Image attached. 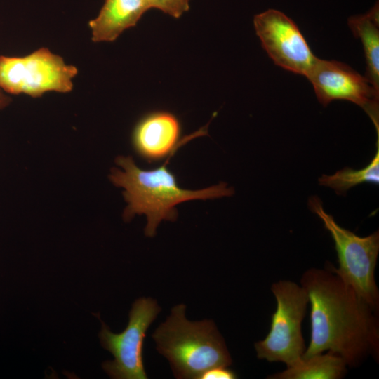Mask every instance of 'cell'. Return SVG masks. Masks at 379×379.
Masks as SVG:
<instances>
[{
    "mask_svg": "<svg viewBox=\"0 0 379 379\" xmlns=\"http://www.w3.org/2000/svg\"><path fill=\"white\" fill-rule=\"evenodd\" d=\"M300 285L310 304L311 340L302 357L330 351L347 366L378 359V312L326 265L306 270Z\"/></svg>",
    "mask_w": 379,
    "mask_h": 379,
    "instance_id": "obj_1",
    "label": "cell"
},
{
    "mask_svg": "<svg viewBox=\"0 0 379 379\" xmlns=\"http://www.w3.org/2000/svg\"><path fill=\"white\" fill-rule=\"evenodd\" d=\"M176 152L168 156L164 164L152 170H142L130 156H119L116 164L123 171L114 168L109 179L112 183L124 189L123 195L128 205L123 218L130 221L136 214H145L147 223L145 228L147 237L156 234L161 220L175 221L178 217L176 205L194 199H213L234 194L232 187L220 182L199 190H190L179 187L175 175L168 169L170 159Z\"/></svg>",
    "mask_w": 379,
    "mask_h": 379,
    "instance_id": "obj_2",
    "label": "cell"
},
{
    "mask_svg": "<svg viewBox=\"0 0 379 379\" xmlns=\"http://www.w3.org/2000/svg\"><path fill=\"white\" fill-rule=\"evenodd\" d=\"M186 306L173 307L152 334L157 351L170 362L178 379H199L206 371L229 367L232 358L225 340L211 320L191 321Z\"/></svg>",
    "mask_w": 379,
    "mask_h": 379,
    "instance_id": "obj_3",
    "label": "cell"
},
{
    "mask_svg": "<svg viewBox=\"0 0 379 379\" xmlns=\"http://www.w3.org/2000/svg\"><path fill=\"white\" fill-rule=\"evenodd\" d=\"M308 206L324 223L335 244L338 267L326 265L375 310H378L379 291L375 279V269L379 253L378 230L359 237L339 225L324 208L320 198H309Z\"/></svg>",
    "mask_w": 379,
    "mask_h": 379,
    "instance_id": "obj_4",
    "label": "cell"
},
{
    "mask_svg": "<svg viewBox=\"0 0 379 379\" xmlns=\"http://www.w3.org/2000/svg\"><path fill=\"white\" fill-rule=\"evenodd\" d=\"M271 290L277 309L268 334L254 347L259 359L283 362L290 366L302 358L306 350L301 326L309 298L301 285L289 280L274 283Z\"/></svg>",
    "mask_w": 379,
    "mask_h": 379,
    "instance_id": "obj_5",
    "label": "cell"
},
{
    "mask_svg": "<svg viewBox=\"0 0 379 379\" xmlns=\"http://www.w3.org/2000/svg\"><path fill=\"white\" fill-rule=\"evenodd\" d=\"M77 73L76 67L46 48L22 57L0 55V88L11 94L37 98L48 91L68 93Z\"/></svg>",
    "mask_w": 379,
    "mask_h": 379,
    "instance_id": "obj_6",
    "label": "cell"
},
{
    "mask_svg": "<svg viewBox=\"0 0 379 379\" xmlns=\"http://www.w3.org/2000/svg\"><path fill=\"white\" fill-rule=\"evenodd\" d=\"M160 311L155 300L140 298L133 303L128 324L122 333H112L101 321V345L114 357L113 361H105L102 368L112 378H147L142 361L143 341L148 327Z\"/></svg>",
    "mask_w": 379,
    "mask_h": 379,
    "instance_id": "obj_7",
    "label": "cell"
},
{
    "mask_svg": "<svg viewBox=\"0 0 379 379\" xmlns=\"http://www.w3.org/2000/svg\"><path fill=\"white\" fill-rule=\"evenodd\" d=\"M306 77L323 106L335 100L357 105L369 116L379 136V91L366 76L343 62L317 58Z\"/></svg>",
    "mask_w": 379,
    "mask_h": 379,
    "instance_id": "obj_8",
    "label": "cell"
},
{
    "mask_svg": "<svg viewBox=\"0 0 379 379\" xmlns=\"http://www.w3.org/2000/svg\"><path fill=\"white\" fill-rule=\"evenodd\" d=\"M263 49L283 69L307 77L317 57L296 24L281 11L269 9L254 16Z\"/></svg>",
    "mask_w": 379,
    "mask_h": 379,
    "instance_id": "obj_9",
    "label": "cell"
},
{
    "mask_svg": "<svg viewBox=\"0 0 379 379\" xmlns=\"http://www.w3.org/2000/svg\"><path fill=\"white\" fill-rule=\"evenodd\" d=\"M208 124L180 138L181 124L175 114L166 111L151 112L135 124L132 144L137 154L147 161H159L190 140L207 135Z\"/></svg>",
    "mask_w": 379,
    "mask_h": 379,
    "instance_id": "obj_10",
    "label": "cell"
},
{
    "mask_svg": "<svg viewBox=\"0 0 379 379\" xmlns=\"http://www.w3.org/2000/svg\"><path fill=\"white\" fill-rule=\"evenodd\" d=\"M149 10L147 0H105L89 27L93 42H112L126 29L134 27Z\"/></svg>",
    "mask_w": 379,
    "mask_h": 379,
    "instance_id": "obj_11",
    "label": "cell"
},
{
    "mask_svg": "<svg viewBox=\"0 0 379 379\" xmlns=\"http://www.w3.org/2000/svg\"><path fill=\"white\" fill-rule=\"evenodd\" d=\"M348 25L355 37L359 38L364 51L366 75L379 91V7L378 2L365 14L351 16Z\"/></svg>",
    "mask_w": 379,
    "mask_h": 379,
    "instance_id": "obj_12",
    "label": "cell"
},
{
    "mask_svg": "<svg viewBox=\"0 0 379 379\" xmlns=\"http://www.w3.org/2000/svg\"><path fill=\"white\" fill-rule=\"evenodd\" d=\"M347 364L339 355L330 351L308 357H302L282 372L268 377L270 379H339L347 372Z\"/></svg>",
    "mask_w": 379,
    "mask_h": 379,
    "instance_id": "obj_13",
    "label": "cell"
},
{
    "mask_svg": "<svg viewBox=\"0 0 379 379\" xmlns=\"http://www.w3.org/2000/svg\"><path fill=\"white\" fill-rule=\"evenodd\" d=\"M320 185L333 190L339 195H345L352 187L363 182L379 183V145L371 162L361 169L345 167L333 175H322L319 178Z\"/></svg>",
    "mask_w": 379,
    "mask_h": 379,
    "instance_id": "obj_14",
    "label": "cell"
},
{
    "mask_svg": "<svg viewBox=\"0 0 379 379\" xmlns=\"http://www.w3.org/2000/svg\"><path fill=\"white\" fill-rule=\"evenodd\" d=\"M191 0H147L149 9H158L175 18L189 11Z\"/></svg>",
    "mask_w": 379,
    "mask_h": 379,
    "instance_id": "obj_15",
    "label": "cell"
},
{
    "mask_svg": "<svg viewBox=\"0 0 379 379\" xmlns=\"http://www.w3.org/2000/svg\"><path fill=\"white\" fill-rule=\"evenodd\" d=\"M235 373L228 367L216 366L204 372L199 379H234Z\"/></svg>",
    "mask_w": 379,
    "mask_h": 379,
    "instance_id": "obj_16",
    "label": "cell"
},
{
    "mask_svg": "<svg viewBox=\"0 0 379 379\" xmlns=\"http://www.w3.org/2000/svg\"><path fill=\"white\" fill-rule=\"evenodd\" d=\"M11 102V98L0 88V110L4 109Z\"/></svg>",
    "mask_w": 379,
    "mask_h": 379,
    "instance_id": "obj_17",
    "label": "cell"
}]
</instances>
